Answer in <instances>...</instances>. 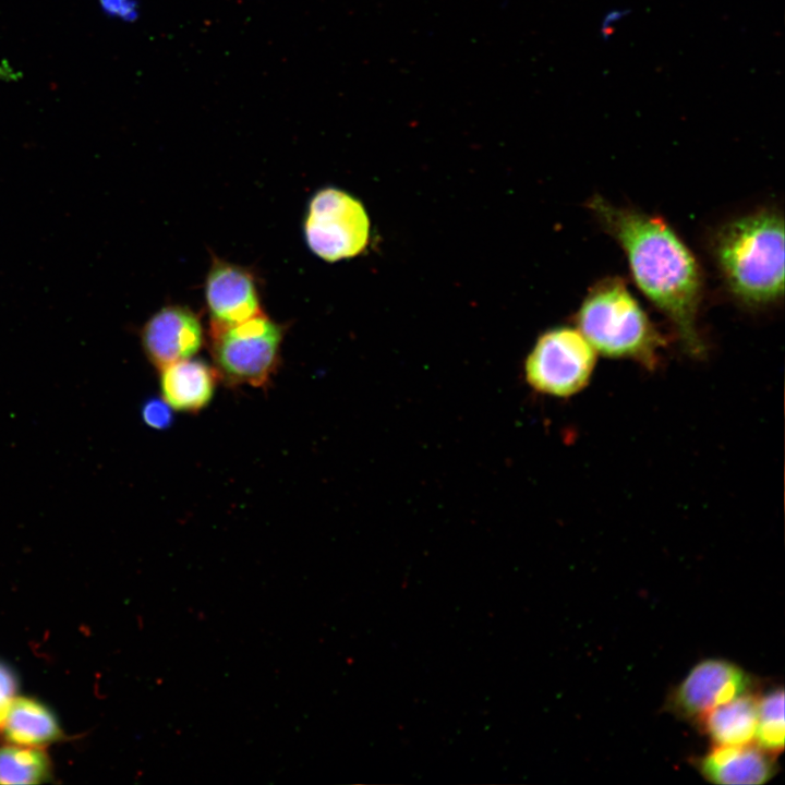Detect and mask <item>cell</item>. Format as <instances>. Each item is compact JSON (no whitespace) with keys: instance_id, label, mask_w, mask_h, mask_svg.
<instances>
[{"instance_id":"obj_17","label":"cell","mask_w":785,"mask_h":785,"mask_svg":"<svg viewBox=\"0 0 785 785\" xmlns=\"http://www.w3.org/2000/svg\"><path fill=\"white\" fill-rule=\"evenodd\" d=\"M142 416L148 426L164 428L171 421L170 407L164 399H150L143 406Z\"/></svg>"},{"instance_id":"obj_15","label":"cell","mask_w":785,"mask_h":785,"mask_svg":"<svg viewBox=\"0 0 785 785\" xmlns=\"http://www.w3.org/2000/svg\"><path fill=\"white\" fill-rule=\"evenodd\" d=\"M784 691L776 688L758 700L754 739L758 747L774 756L784 748Z\"/></svg>"},{"instance_id":"obj_14","label":"cell","mask_w":785,"mask_h":785,"mask_svg":"<svg viewBox=\"0 0 785 785\" xmlns=\"http://www.w3.org/2000/svg\"><path fill=\"white\" fill-rule=\"evenodd\" d=\"M52 774V764L41 748L0 747V784H40Z\"/></svg>"},{"instance_id":"obj_2","label":"cell","mask_w":785,"mask_h":785,"mask_svg":"<svg viewBox=\"0 0 785 785\" xmlns=\"http://www.w3.org/2000/svg\"><path fill=\"white\" fill-rule=\"evenodd\" d=\"M712 254L729 293L741 304L759 309L784 295V219L770 207L757 209L720 226Z\"/></svg>"},{"instance_id":"obj_9","label":"cell","mask_w":785,"mask_h":785,"mask_svg":"<svg viewBox=\"0 0 785 785\" xmlns=\"http://www.w3.org/2000/svg\"><path fill=\"white\" fill-rule=\"evenodd\" d=\"M210 324L232 325L263 314L253 275L227 262L210 267L205 283Z\"/></svg>"},{"instance_id":"obj_1","label":"cell","mask_w":785,"mask_h":785,"mask_svg":"<svg viewBox=\"0 0 785 785\" xmlns=\"http://www.w3.org/2000/svg\"><path fill=\"white\" fill-rule=\"evenodd\" d=\"M588 208L620 245L637 286L671 322L683 349L695 358L704 355L698 328L703 278L686 243L663 219L600 195Z\"/></svg>"},{"instance_id":"obj_4","label":"cell","mask_w":785,"mask_h":785,"mask_svg":"<svg viewBox=\"0 0 785 785\" xmlns=\"http://www.w3.org/2000/svg\"><path fill=\"white\" fill-rule=\"evenodd\" d=\"M216 371L234 385L263 386L277 366L282 328L264 313L232 325L210 324Z\"/></svg>"},{"instance_id":"obj_11","label":"cell","mask_w":785,"mask_h":785,"mask_svg":"<svg viewBox=\"0 0 785 785\" xmlns=\"http://www.w3.org/2000/svg\"><path fill=\"white\" fill-rule=\"evenodd\" d=\"M160 370L161 396L171 409L194 412L208 404L218 375L215 369L202 360L189 358Z\"/></svg>"},{"instance_id":"obj_12","label":"cell","mask_w":785,"mask_h":785,"mask_svg":"<svg viewBox=\"0 0 785 785\" xmlns=\"http://www.w3.org/2000/svg\"><path fill=\"white\" fill-rule=\"evenodd\" d=\"M0 732L10 744L33 748L46 747L63 736L52 711L28 697L13 699Z\"/></svg>"},{"instance_id":"obj_7","label":"cell","mask_w":785,"mask_h":785,"mask_svg":"<svg viewBox=\"0 0 785 785\" xmlns=\"http://www.w3.org/2000/svg\"><path fill=\"white\" fill-rule=\"evenodd\" d=\"M750 676L722 659L696 664L669 698L671 710L680 717L698 718L710 710L749 692Z\"/></svg>"},{"instance_id":"obj_16","label":"cell","mask_w":785,"mask_h":785,"mask_svg":"<svg viewBox=\"0 0 785 785\" xmlns=\"http://www.w3.org/2000/svg\"><path fill=\"white\" fill-rule=\"evenodd\" d=\"M16 690L17 678L15 673L7 664L0 662V729L15 698Z\"/></svg>"},{"instance_id":"obj_10","label":"cell","mask_w":785,"mask_h":785,"mask_svg":"<svg viewBox=\"0 0 785 785\" xmlns=\"http://www.w3.org/2000/svg\"><path fill=\"white\" fill-rule=\"evenodd\" d=\"M772 754L758 746H720L699 759L702 776L720 785H759L775 774Z\"/></svg>"},{"instance_id":"obj_5","label":"cell","mask_w":785,"mask_h":785,"mask_svg":"<svg viewBox=\"0 0 785 785\" xmlns=\"http://www.w3.org/2000/svg\"><path fill=\"white\" fill-rule=\"evenodd\" d=\"M596 351L575 328L557 327L542 334L524 364L527 383L545 395L566 398L590 382Z\"/></svg>"},{"instance_id":"obj_13","label":"cell","mask_w":785,"mask_h":785,"mask_svg":"<svg viewBox=\"0 0 785 785\" xmlns=\"http://www.w3.org/2000/svg\"><path fill=\"white\" fill-rule=\"evenodd\" d=\"M758 700L749 692L723 703L700 718L706 735L715 745L739 746L754 739Z\"/></svg>"},{"instance_id":"obj_8","label":"cell","mask_w":785,"mask_h":785,"mask_svg":"<svg viewBox=\"0 0 785 785\" xmlns=\"http://www.w3.org/2000/svg\"><path fill=\"white\" fill-rule=\"evenodd\" d=\"M202 343L201 322L184 306L169 305L160 309L142 330L143 348L149 361L158 369L191 358Z\"/></svg>"},{"instance_id":"obj_18","label":"cell","mask_w":785,"mask_h":785,"mask_svg":"<svg viewBox=\"0 0 785 785\" xmlns=\"http://www.w3.org/2000/svg\"><path fill=\"white\" fill-rule=\"evenodd\" d=\"M102 12L110 17L131 22L138 15L136 0H98Z\"/></svg>"},{"instance_id":"obj_3","label":"cell","mask_w":785,"mask_h":785,"mask_svg":"<svg viewBox=\"0 0 785 785\" xmlns=\"http://www.w3.org/2000/svg\"><path fill=\"white\" fill-rule=\"evenodd\" d=\"M576 322L578 330L596 353L627 359L654 369L666 345L639 302L621 278L597 281L581 303Z\"/></svg>"},{"instance_id":"obj_6","label":"cell","mask_w":785,"mask_h":785,"mask_svg":"<svg viewBox=\"0 0 785 785\" xmlns=\"http://www.w3.org/2000/svg\"><path fill=\"white\" fill-rule=\"evenodd\" d=\"M311 251L327 262L353 257L366 246L370 219L362 203L349 193L326 188L309 204L304 224Z\"/></svg>"}]
</instances>
